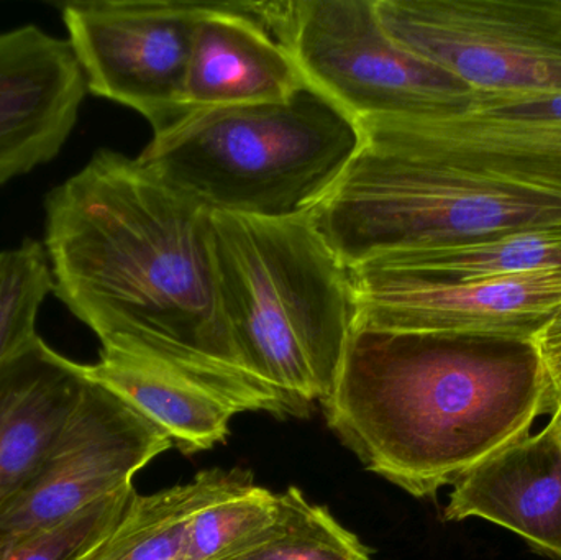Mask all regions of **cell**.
<instances>
[{
	"label": "cell",
	"instance_id": "44dd1931",
	"mask_svg": "<svg viewBox=\"0 0 561 560\" xmlns=\"http://www.w3.org/2000/svg\"><path fill=\"white\" fill-rule=\"evenodd\" d=\"M53 293L42 242L26 239L0 252V365L38 334L39 309Z\"/></svg>",
	"mask_w": 561,
	"mask_h": 560
},
{
	"label": "cell",
	"instance_id": "6da1fadb",
	"mask_svg": "<svg viewBox=\"0 0 561 560\" xmlns=\"http://www.w3.org/2000/svg\"><path fill=\"white\" fill-rule=\"evenodd\" d=\"M56 298L101 351L170 372L237 413L294 416L240 357L220 298L213 213L138 158L101 148L45 199Z\"/></svg>",
	"mask_w": 561,
	"mask_h": 560
},
{
	"label": "cell",
	"instance_id": "9c48e42d",
	"mask_svg": "<svg viewBox=\"0 0 561 560\" xmlns=\"http://www.w3.org/2000/svg\"><path fill=\"white\" fill-rule=\"evenodd\" d=\"M171 447L173 441L153 421L88 378L45 462L0 512V539L49 528L95 503L135 492V476Z\"/></svg>",
	"mask_w": 561,
	"mask_h": 560
},
{
	"label": "cell",
	"instance_id": "d4e9b609",
	"mask_svg": "<svg viewBox=\"0 0 561 560\" xmlns=\"http://www.w3.org/2000/svg\"><path fill=\"white\" fill-rule=\"evenodd\" d=\"M552 420L559 424L560 433H561V391L559 393V404H557V410L553 411Z\"/></svg>",
	"mask_w": 561,
	"mask_h": 560
},
{
	"label": "cell",
	"instance_id": "5bb4252c",
	"mask_svg": "<svg viewBox=\"0 0 561 560\" xmlns=\"http://www.w3.org/2000/svg\"><path fill=\"white\" fill-rule=\"evenodd\" d=\"M444 518H481L561 560V433L550 423L484 459L454 485Z\"/></svg>",
	"mask_w": 561,
	"mask_h": 560
},
{
	"label": "cell",
	"instance_id": "7c38bea8",
	"mask_svg": "<svg viewBox=\"0 0 561 560\" xmlns=\"http://www.w3.org/2000/svg\"><path fill=\"white\" fill-rule=\"evenodd\" d=\"M358 125L369 137L468 173L561 191V121L467 107Z\"/></svg>",
	"mask_w": 561,
	"mask_h": 560
},
{
	"label": "cell",
	"instance_id": "7402d4cb",
	"mask_svg": "<svg viewBox=\"0 0 561 560\" xmlns=\"http://www.w3.org/2000/svg\"><path fill=\"white\" fill-rule=\"evenodd\" d=\"M137 492L95 503L49 528L0 539V560H79L98 548L127 513Z\"/></svg>",
	"mask_w": 561,
	"mask_h": 560
},
{
	"label": "cell",
	"instance_id": "30bf717a",
	"mask_svg": "<svg viewBox=\"0 0 561 560\" xmlns=\"http://www.w3.org/2000/svg\"><path fill=\"white\" fill-rule=\"evenodd\" d=\"M350 272L355 328L533 341L561 308V272L478 279Z\"/></svg>",
	"mask_w": 561,
	"mask_h": 560
},
{
	"label": "cell",
	"instance_id": "9a60e30c",
	"mask_svg": "<svg viewBox=\"0 0 561 560\" xmlns=\"http://www.w3.org/2000/svg\"><path fill=\"white\" fill-rule=\"evenodd\" d=\"M88 385L39 335L0 365V512L26 489Z\"/></svg>",
	"mask_w": 561,
	"mask_h": 560
},
{
	"label": "cell",
	"instance_id": "ac0fdd59",
	"mask_svg": "<svg viewBox=\"0 0 561 560\" xmlns=\"http://www.w3.org/2000/svg\"><path fill=\"white\" fill-rule=\"evenodd\" d=\"M279 493L245 470H224L190 523L187 560H229L262 545L279 519Z\"/></svg>",
	"mask_w": 561,
	"mask_h": 560
},
{
	"label": "cell",
	"instance_id": "cb8c5ba5",
	"mask_svg": "<svg viewBox=\"0 0 561 560\" xmlns=\"http://www.w3.org/2000/svg\"><path fill=\"white\" fill-rule=\"evenodd\" d=\"M105 539H107V538H105ZM105 539H104V541H105ZM104 541H102V542H104ZM102 542H101V545L98 546V548L92 549L91 552H88V555H85L84 558H81L79 560H101Z\"/></svg>",
	"mask_w": 561,
	"mask_h": 560
},
{
	"label": "cell",
	"instance_id": "2e32d148",
	"mask_svg": "<svg viewBox=\"0 0 561 560\" xmlns=\"http://www.w3.org/2000/svg\"><path fill=\"white\" fill-rule=\"evenodd\" d=\"M82 372L153 421L184 454L226 443L239 414L209 391L121 352L101 351L95 364H82Z\"/></svg>",
	"mask_w": 561,
	"mask_h": 560
},
{
	"label": "cell",
	"instance_id": "ffe728a7",
	"mask_svg": "<svg viewBox=\"0 0 561 560\" xmlns=\"http://www.w3.org/2000/svg\"><path fill=\"white\" fill-rule=\"evenodd\" d=\"M279 519L272 535L229 560H373L369 549L329 510L313 505L296 487L279 493Z\"/></svg>",
	"mask_w": 561,
	"mask_h": 560
},
{
	"label": "cell",
	"instance_id": "e0dca14e",
	"mask_svg": "<svg viewBox=\"0 0 561 560\" xmlns=\"http://www.w3.org/2000/svg\"><path fill=\"white\" fill-rule=\"evenodd\" d=\"M359 268L438 279L503 278L561 272V227L504 233L424 252L398 253L366 263Z\"/></svg>",
	"mask_w": 561,
	"mask_h": 560
},
{
	"label": "cell",
	"instance_id": "8992f818",
	"mask_svg": "<svg viewBox=\"0 0 561 560\" xmlns=\"http://www.w3.org/2000/svg\"><path fill=\"white\" fill-rule=\"evenodd\" d=\"M275 36L356 124L463 111L473 91L392 38L376 0H283Z\"/></svg>",
	"mask_w": 561,
	"mask_h": 560
},
{
	"label": "cell",
	"instance_id": "7a4b0ae2",
	"mask_svg": "<svg viewBox=\"0 0 561 560\" xmlns=\"http://www.w3.org/2000/svg\"><path fill=\"white\" fill-rule=\"evenodd\" d=\"M557 404L534 341L355 328L322 408L365 469L428 499Z\"/></svg>",
	"mask_w": 561,
	"mask_h": 560
},
{
	"label": "cell",
	"instance_id": "5b68a950",
	"mask_svg": "<svg viewBox=\"0 0 561 560\" xmlns=\"http://www.w3.org/2000/svg\"><path fill=\"white\" fill-rule=\"evenodd\" d=\"M309 216L348 270L398 253L561 227V191L481 176L362 132Z\"/></svg>",
	"mask_w": 561,
	"mask_h": 560
},
{
	"label": "cell",
	"instance_id": "8fae6325",
	"mask_svg": "<svg viewBox=\"0 0 561 560\" xmlns=\"http://www.w3.org/2000/svg\"><path fill=\"white\" fill-rule=\"evenodd\" d=\"M85 94L68 39L36 25L0 32V186L58 157Z\"/></svg>",
	"mask_w": 561,
	"mask_h": 560
},
{
	"label": "cell",
	"instance_id": "d6986e66",
	"mask_svg": "<svg viewBox=\"0 0 561 560\" xmlns=\"http://www.w3.org/2000/svg\"><path fill=\"white\" fill-rule=\"evenodd\" d=\"M222 476V469L204 470L184 485L151 495L137 493L102 542L101 560H187L191 518Z\"/></svg>",
	"mask_w": 561,
	"mask_h": 560
},
{
	"label": "cell",
	"instance_id": "603a6c76",
	"mask_svg": "<svg viewBox=\"0 0 561 560\" xmlns=\"http://www.w3.org/2000/svg\"><path fill=\"white\" fill-rule=\"evenodd\" d=\"M540 358L552 378L557 393L561 391V308L533 339Z\"/></svg>",
	"mask_w": 561,
	"mask_h": 560
},
{
	"label": "cell",
	"instance_id": "3957f363",
	"mask_svg": "<svg viewBox=\"0 0 561 560\" xmlns=\"http://www.w3.org/2000/svg\"><path fill=\"white\" fill-rule=\"evenodd\" d=\"M220 298L243 364L296 418L327 400L350 335L355 285L309 213L287 219L213 214Z\"/></svg>",
	"mask_w": 561,
	"mask_h": 560
},
{
	"label": "cell",
	"instance_id": "ba28073f",
	"mask_svg": "<svg viewBox=\"0 0 561 560\" xmlns=\"http://www.w3.org/2000/svg\"><path fill=\"white\" fill-rule=\"evenodd\" d=\"M222 2L71 0L59 12L88 92L134 108L154 135L186 115L194 33Z\"/></svg>",
	"mask_w": 561,
	"mask_h": 560
},
{
	"label": "cell",
	"instance_id": "277c9868",
	"mask_svg": "<svg viewBox=\"0 0 561 560\" xmlns=\"http://www.w3.org/2000/svg\"><path fill=\"white\" fill-rule=\"evenodd\" d=\"M362 138L350 115L307 85L284 101L190 112L137 158L213 214L287 219L332 190Z\"/></svg>",
	"mask_w": 561,
	"mask_h": 560
},
{
	"label": "cell",
	"instance_id": "4fadbf2b",
	"mask_svg": "<svg viewBox=\"0 0 561 560\" xmlns=\"http://www.w3.org/2000/svg\"><path fill=\"white\" fill-rule=\"evenodd\" d=\"M280 2L224 0L197 23L184 81L186 114L284 101L309 85L275 36Z\"/></svg>",
	"mask_w": 561,
	"mask_h": 560
},
{
	"label": "cell",
	"instance_id": "52a82bcc",
	"mask_svg": "<svg viewBox=\"0 0 561 560\" xmlns=\"http://www.w3.org/2000/svg\"><path fill=\"white\" fill-rule=\"evenodd\" d=\"M396 42L473 92L561 94V0H376Z\"/></svg>",
	"mask_w": 561,
	"mask_h": 560
}]
</instances>
